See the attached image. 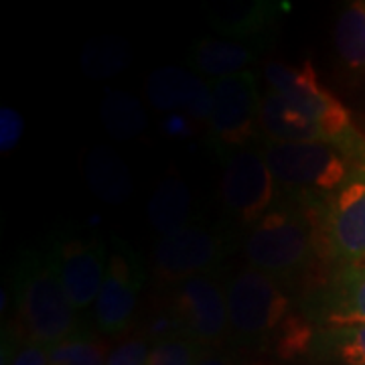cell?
<instances>
[{"label": "cell", "instance_id": "3957f363", "mask_svg": "<svg viewBox=\"0 0 365 365\" xmlns=\"http://www.w3.org/2000/svg\"><path fill=\"white\" fill-rule=\"evenodd\" d=\"M317 246V222L300 207H274L252 225L246 258L274 278L294 272Z\"/></svg>", "mask_w": 365, "mask_h": 365}, {"label": "cell", "instance_id": "8fae6325", "mask_svg": "<svg viewBox=\"0 0 365 365\" xmlns=\"http://www.w3.org/2000/svg\"><path fill=\"white\" fill-rule=\"evenodd\" d=\"M144 93L155 110L179 112L191 122L209 124L213 88L197 73L181 67H160L148 76Z\"/></svg>", "mask_w": 365, "mask_h": 365}, {"label": "cell", "instance_id": "6da1fadb", "mask_svg": "<svg viewBox=\"0 0 365 365\" xmlns=\"http://www.w3.org/2000/svg\"><path fill=\"white\" fill-rule=\"evenodd\" d=\"M270 91L262 98L260 128L272 143H335L349 148L351 114L319 81L313 63L272 61L266 66Z\"/></svg>", "mask_w": 365, "mask_h": 365}, {"label": "cell", "instance_id": "484cf974", "mask_svg": "<svg viewBox=\"0 0 365 365\" xmlns=\"http://www.w3.org/2000/svg\"><path fill=\"white\" fill-rule=\"evenodd\" d=\"M49 353L51 349H47V347L26 343L11 359V365H49Z\"/></svg>", "mask_w": 365, "mask_h": 365}, {"label": "cell", "instance_id": "7a4b0ae2", "mask_svg": "<svg viewBox=\"0 0 365 365\" xmlns=\"http://www.w3.org/2000/svg\"><path fill=\"white\" fill-rule=\"evenodd\" d=\"M19 319L26 343L53 349L73 337L76 309L67 299L53 262H33L19 282Z\"/></svg>", "mask_w": 365, "mask_h": 365}, {"label": "cell", "instance_id": "52a82bcc", "mask_svg": "<svg viewBox=\"0 0 365 365\" xmlns=\"http://www.w3.org/2000/svg\"><path fill=\"white\" fill-rule=\"evenodd\" d=\"M213 108L209 118V130L215 143L222 146H246L260 128L262 98L256 86V76L244 71L232 78L215 79Z\"/></svg>", "mask_w": 365, "mask_h": 365}, {"label": "cell", "instance_id": "cb8c5ba5", "mask_svg": "<svg viewBox=\"0 0 365 365\" xmlns=\"http://www.w3.org/2000/svg\"><path fill=\"white\" fill-rule=\"evenodd\" d=\"M25 130V120L23 116L11 108L2 106L0 108V153H13L14 146L21 143V136Z\"/></svg>", "mask_w": 365, "mask_h": 365}, {"label": "cell", "instance_id": "603a6c76", "mask_svg": "<svg viewBox=\"0 0 365 365\" xmlns=\"http://www.w3.org/2000/svg\"><path fill=\"white\" fill-rule=\"evenodd\" d=\"M337 351L347 365H365V325L343 327Z\"/></svg>", "mask_w": 365, "mask_h": 365}, {"label": "cell", "instance_id": "8992f818", "mask_svg": "<svg viewBox=\"0 0 365 365\" xmlns=\"http://www.w3.org/2000/svg\"><path fill=\"white\" fill-rule=\"evenodd\" d=\"M276 181L266 155L260 150H237L227 158L222 177L223 207L240 223H256L270 211Z\"/></svg>", "mask_w": 365, "mask_h": 365}, {"label": "cell", "instance_id": "d6986e66", "mask_svg": "<svg viewBox=\"0 0 365 365\" xmlns=\"http://www.w3.org/2000/svg\"><path fill=\"white\" fill-rule=\"evenodd\" d=\"M327 321L337 327L365 325V268L345 278L337 299L327 313Z\"/></svg>", "mask_w": 365, "mask_h": 365}, {"label": "cell", "instance_id": "4316f807", "mask_svg": "<svg viewBox=\"0 0 365 365\" xmlns=\"http://www.w3.org/2000/svg\"><path fill=\"white\" fill-rule=\"evenodd\" d=\"M197 365H234L227 357H222V355H209V357H203L199 359Z\"/></svg>", "mask_w": 365, "mask_h": 365}, {"label": "cell", "instance_id": "e0dca14e", "mask_svg": "<svg viewBox=\"0 0 365 365\" xmlns=\"http://www.w3.org/2000/svg\"><path fill=\"white\" fill-rule=\"evenodd\" d=\"M102 120L108 134L116 140H130L146 128L143 104L128 91H106L102 100Z\"/></svg>", "mask_w": 365, "mask_h": 365}, {"label": "cell", "instance_id": "5b68a950", "mask_svg": "<svg viewBox=\"0 0 365 365\" xmlns=\"http://www.w3.org/2000/svg\"><path fill=\"white\" fill-rule=\"evenodd\" d=\"M225 294L230 329L244 339L266 337L287 317L288 297L270 274L242 270L232 278Z\"/></svg>", "mask_w": 365, "mask_h": 365}, {"label": "cell", "instance_id": "ffe728a7", "mask_svg": "<svg viewBox=\"0 0 365 365\" xmlns=\"http://www.w3.org/2000/svg\"><path fill=\"white\" fill-rule=\"evenodd\" d=\"M126 49L118 41H93L86 47L81 63L91 78H110L126 66Z\"/></svg>", "mask_w": 365, "mask_h": 365}, {"label": "cell", "instance_id": "277c9868", "mask_svg": "<svg viewBox=\"0 0 365 365\" xmlns=\"http://www.w3.org/2000/svg\"><path fill=\"white\" fill-rule=\"evenodd\" d=\"M276 189L333 193L351 177L349 153L335 143H272L266 148Z\"/></svg>", "mask_w": 365, "mask_h": 365}, {"label": "cell", "instance_id": "2e32d148", "mask_svg": "<svg viewBox=\"0 0 365 365\" xmlns=\"http://www.w3.org/2000/svg\"><path fill=\"white\" fill-rule=\"evenodd\" d=\"M254 51L244 43L225 39L199 41L191 51V63L201 76L223 79L244 73Z\"/></svg>", "mask_w": 365, "mask_h": 365}, {"label": "cell", "instance_id": "ac0fdd59", "mask_svg": "<svg viewBox=\"0 0 365 365\" xmlns=\"http://www.w3.org/2000/svg\"><path fill=\"white\" fill-rule=\"evenodd\" d=\"M335 49L347 69H365V2H353L339 14L335 25Z\"/></svg>", "mask_w": 365, "mask_h": 365}, {"label": "cell", "instance_id": "7c38bea8", "mask_svg": "<svg viewBox=\"0 0 365 365\" xmlns=\"http://www.w3.org/2000/svg\"><path fill=\"white\" fill-rule=\"evenodd\" d=\"M138 292L140 272L136 264L124 252L110 254L104 287L93 304L96 327L106 335H116L124 331L136 311Z\"/></svg>", "mask_w": 365, "mask_h": 365}, {"label": "cell", "instance_id": "9c48e42d", "mask_svg": "<svg viewBox=\"0 0 365 365\" xmlns=\"http://www.w3.org/2000/svg\"><path fill=\"white\" fill-rule=\"evenodd\" d=\"M175 313L195 343L222 339L230 327L227 294L207 274L179 282L175 290Z\"/></svg>", "mask_w": 365, "mask_h": 365}, {"label": "cell", "instance_id": "9a60e30c", "mask_svg": "<svg viewBox=\"0 0 365 365\" xmlns=\"http://www.w3.org/2000/svg\"><path fill=\"white\" fill-rule=\"evenodd\" d=\"M191 191L177 175H169L158 182L148 201V222L160 237L175 234L189 225Z\"/></svg>", "mask_w": 365, "mask_h": 365}, {"label": "cell", "instance_id": "44dd1931", "mask_svg": "<svg viewBox=\"0 0 365 365\" xmlns=\"http://www.w3.org/2000/svg\"><path fill=\"white\" fill-rule=\"evenodd\" d=\"M104 345L86 337H69L49 353V365H106Z\"/></svg>", "mask_w": 365, "mask_h": 365}, {"label": "cell", "instance_id": "5bb4252c", "mask_svg": "<svg viewBox=\"0 0 365 365\" xmlns=\"http://www.w3.org/2000/svg\"><path fill=\"white\" fill-rule=\"evenodd\" d=\"M86 179L90 191L110 205H120L132 195L134 179L128 165L114 150L96 146L86 157Z\"/></svg>", "mask_w": 365, "mask_h": 365}, {"label": "cell", "instance_id": "7402d4cb", "mask_svg": "<svg viewBox=\"0 0 365 365\" xmlns=\"http://www.w3.org/2000/svg\"><path fill=\"white\" fill-rule=\"evenodd\" d=\"M148 365H197V343L191 337L157 341L148 353Z\"/></svg>", "mask_w": 365, "mask_h": 365}, {"label": "cell", "instance_id": "4fadbf2b", "mask_svg": "<svg viewBox=\"0 0 365 365\" xmlns=\"http://www.w3.org/2000/svg\"><path fill=\"white\" fill-rule=\"evenodd\" d=\"M53 264L67 299L76 311L96 304L108 272L104 252L91 244L69 242L57 252Z\"/></svg>", "mask_w": 365, "mask_h": 365}, {"label": "cell", "instance_id": "d4e9b609", "mask_svg": "<svg viewBox=\"0 0 365 365\" xmlns=\"http://www.w3.org/2000/svg\"><path fill=\"white\" fill-rule=\"evenodd\" d=\"M148 353L143 339H126L108 353L106 365H148Z\"/></svg>", "mask_w": 365, "mask_h": 365}, {"label": "cell", "instance_id": "ba28073f", "mask_svg": "<svg viewBox=\"0 0 365 365\" xmlns=\"http://www.w3.org/2000/svg\"><path fill=\"white\" fill-rule=\"evenodd\" d=\"M321 234L333 256L351 264L365 262V169L353 170L329 195Z\"/></svg>", "mask_w": 365, "mask_h": 365}, {"label": "cell", "instance_id": "30bf717a", "mask_svg": "<svg viewBox=\"0 0 365 365\" xmlns=\"http://www.w3.org/2000/svg\"><path fill=\"white\" fill-rule=\"evenodd\" d=\"M220 256V242L203 225H187L163 235L153 252L155 272L165 282H182L213 266Z\"/></svg>", "mask_w": 365, "mask_h": 365}]
</instances>
